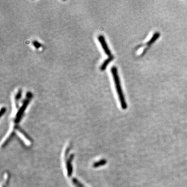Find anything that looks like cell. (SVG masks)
<instances>
[{"mask_svg": "<svg viewBox=\"0 0 187 187\" xmlns=\"http://www.w3.org/2000/svg\"><path fill=\"white\" fill-rule=\"evenodd\" d=\"M32 96V95L31 94V92H28L27 94V98L25 100L24 103H23V106H21L20 109L19 110L18 112L17 113L16 117V119L15 120V122L16 123H19L20 121H21L22 117H23V114L25 112V110L26 109L28 103L30 102V100L31 99V97Z\"/></svg>", "mask_w": 187, "mask_h": 187, "instance_id": "2", "label": "cell"}, {"mask_svg": "<svg viewBox=\"0 0 187 187\" xmlns=\"http://www.w3.org/2000/svg\"><path fill=\"white\" fill-rule=\"evenodd\" d=\"M33 45L34 46H35L37 48H39V47H41V44L39 42H38L36 41H34L33 42Z\"/></svg>", "mask_w": 187, "mask_h": 187, "instance_id": "9", "label": "cell"}, {"mask_svg": "<svg viewBox=\"0 0 187 187\" xmlns=\"http://www.w3.org/2000/svg\"><path fill=\"white\" fill-rule=\"evenodd\" d=\"M111 73L112 74L113 79H114V82L115 84V88L117 91V94L119 98L120 102L121 103L122 108L123 110H125L128 107L126 103L125 99L123 93L122 92V89L120 81L119 76L118 75V72H117V68L115 67H113L111 68Z\"/></svg>", "mask_w": 187, "mask_h": 187, "instance_id": "1", "label": "cell"}, {"mask_svg": "<svg viewBox=\"0 0 187 187\" xmlns=\"http://www.w3.org/2000/svg\"><path fill=\"white\" fill-rule=\"evenodd\" d=\"M21 94H22L21 91L19 90L18 91V92L17 94L16 95L15 100H16V103H18V101L19 100V99L21 98Z\"/></svg>", "mask_w": 187, "mask_h": 187, "instance_id": "8", "label": "cell"}, {"mask_svg": "<svg viewBox=\"0 0 187 187\" xmlns=\"http://www.w3.org/2000/svg\"><path fill=\"white\" fill-rule=\"evenodd\" d=\"M98 41L100 42V43L101 44V45L103 47V49L105 51V53L106 54V55L109 56V57L112 56L111 51H110L109 47L108 46V45H107L106 41L105 40L104 37L102 35H99L98 36Z\"/></svg>", "mask_w": 187, "mask_h": 187, "instance_id": "3", "label": "cell"}, {"mask_svg": "<svg viewBox=\"0 0 187 187\" xmlns=\"http://www.w3.org/2000/svg\"><path fill=\"white\" fill-rule=\"evenodd\" d=\"M113 59V56H112L111 57H109L108 58H107V59L105 60V62H103V64H102V65L100 67V70L101 71H103L105 70L106 68H107V66L109 65V63Z\"/></svg>", "mask_w": 187, "mask_h": 187, "instance_id": "5", "label": "cell"}, {"mask_svg": "<svg viewBox=\"0 0 187 187\" xmlns=\"http://www.w3.org/2000/svg\"><path fill=\"white\" fill-rule=\"evenodd\" d=\"M74 158V154H71L69 158H68L67 161V175L68 177L72 176L73 173V167H72V160Z\"/></svg>", "mask_w": 187, "mask_h": 187, "instance_id": "4", "label": "cell"}, {"mask_svg": "<svg viewBox=\"0 0 187 187\" xmlns=\"http://www.w3.org/2000/svg\"><path fill=\"white\" fill-rule=\"evenodd\" d=\"M6 110V108H5V107L2 108V109L1 110V115H0V117H2V116H3V115L4 114V113H5Z\"/></svg>", "mask_w": 187, "mask_h": 187, "instance_id": "10", "label": "cell"}, {"mask_svg": "<svg viewBox=\"0 0 187 187\" xmlns=\"http://www.w3.org/2000/svg\"><path fill=\"white\" fill-rule=\"evenodd\" d=\"M16 128L17 129V130L19 132L21 133V134L23 135V136L25 137V138L27 139V140H29V142H31V139L30 138V137H29L28 135H27L26 133H25L23 130H21V128H19V126H16Z\"/></svg>", "mask_w": 187, "mask_h": 187, "instance_id": "7", "label": "cell"}, {"mask_svg": "<svg viewBox=\"0 0 187 187\" xmlns=\"http://www.w3.org/2000/svg\"><path fill=\"white\" fill-rule=\"evenodd\" d=\"M107 161L106 159H102V160H100L98 161L97 162H95L93 164V166L94 168H97V167H99L105 165L107 164Z\"/></svg>", "mask_w": 187, "mask_h": 187, "instance_id": "6", "label": "cell"}]
</instances>
